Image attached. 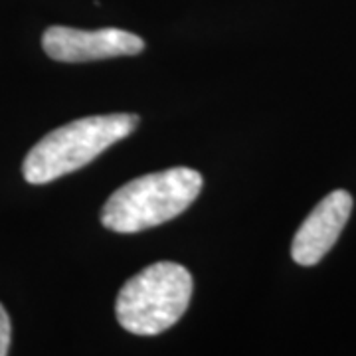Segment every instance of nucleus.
<instances>
[{
  "label": "nucleus",
  "instance_id": "obj_4",
  "mask_svg": "<svg viewBox=\"0 0 356 356\" xmlns=\"http://www.w3.org/2000/svg\"><path fill=\"white\" fill-rule=\"evenodd\" d=\"M42 48L56 62L81 64L119 56H135L145 50V42L119 28H102L91 32L67 26H50L42 36Z\"/></svg>",
  "mask_w": 356,
  "mask_h": 356
},
{
  "label": "nucleus",
  "instance_id": "obj_6",
  "mask_svg": "<svg viewBox=\"0 0 356 356\" xmlns=\"http://www.w3.org/2000/svg\"><path fill=\"white\" fill-rule=\"evenodd\" d=\"M10 341H13V325L6 309L0 305V356L8 355L10 350Z\"/></svg>",
  "mask_w": 356,
  "mask_h": 356
},
{
  "label": "nucleus",
  "instance_id": "obj_3",
  "mask_svg": "<svg viewBox=\"0 0 356 356\" xmlns=\"http://www.w3.org/2000/svg\"><path fill=\"white\" fill-rule=\"evenodd\" d=\"M191 271L180 264L159 261L145 267L121 287L115 315L131 334L153 337L177 325L191 305Z\"/></svg>",
  "mask_w": 356,
  "mask_h": 356
},
{
  "label": "nucleus",
  "instance_id": "obj_2",
  "mask_svg": "<svg viewBox=\"0 0 356 356\" xmlns=\"http://www.w3.org/2000/svg\"><path fill=\"white\" fill-rule=\"evenodd\" d=\"M139 115H93L54 129L26 154L22 175L30 184H46L89 165L139 125Z\"/></svg>",
  "mask_w": 356,
  "mask_h": 356
},
{
  "label": "nucleus",
  "instance_id": "obj_1",
  "mask_svg": "<svg viewBox=\"0 0 356 356\" xmlns=\"http://www.w3.org/2000/svg\"><path fill=\"white\" fill-rule=\"evenodd\" d=\"M202 186V175L186 166L135 178L109 196L102 210V224L117 234L161 226L186 212Z\"/></svg>",
  "mask_w": 356,
  "mask_h": 356
},
{
  "label": "nucleus",
  "instance_id": "obj_5",
  "mask_svg": "<svg viewBox=\"0 0 356 356\" xmlns=\"http://www.w3.org/2000/svg\"><path fill=\"white\" fill-rule=\"evenodd\" d=\"M353 212V196L346 191H334L313 208V212L297 229L291 245L295 264L311 267L318 264L337 243Z\"/></svg>",
  "mask_w": 356,
  "mask_h": 356
}]
</instances>
